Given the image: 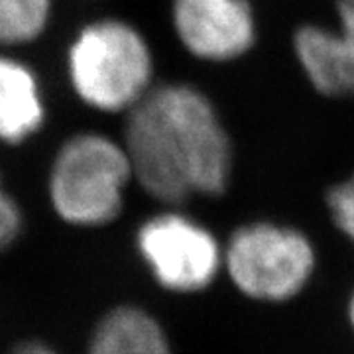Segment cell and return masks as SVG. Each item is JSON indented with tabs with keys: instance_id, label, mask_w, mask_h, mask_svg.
Wrapping results in <instances>:
<instances>
[{
	"instance_id": "1",
	"label": "cell",
	"mask_w": 354,
	"mask_h": 354,
	"mask_svg": "<svg viewBox=\"0 0 354 354\" xmlns=\"http://www.w3.org/2000/svg\"><path fill=\"white\" fill-rule=\"evenodd\" d=\"M124 150L142 189L165 205L218 197L232 146L213 102L185 83L152 87L128 111Z\"/></svg>"
},
{
	"instance_id": "2",
	"label": "cell",
	"mask_w": 354,
	"mask_h": 354,
	"mask_svg": "<svg viewBox=\"0 0 354 354\" xmlns=\"http://www.w3.org/2000/svg\"><path fill=\"white\" fill-rule=\"evenodd\" d=\"M67 62L77 97L102 113H128L152 88V50L134 26L118 18L85 26Z\"/></svg>"
},
{
	"instance_id": "3",
	"label": "cell",
	"mask_w": 354,
	"mask_h": 354,
	"mask_svg": "<svg viewBox=\"0 0 354 354\" xmlns=\"http://www.w3.org/2000/svg\"><path fill=\"white\" fill-rule=\"evenodd\" d=\"M132 165L124 146L97 132H81L65 142L53 160L50 199L69 225L99 227L122 211Z\"/></svg>"
},
{
	"instance_id": "4",
	"label": "cell",
	"mask_w": 354,
	"mask_h": 354,
	"mask_svg": "<svg viewBox=\"0 0 354 354\" xmlns=\"http://www.w3.org/2000/svg\"><path fill=\"white\" fill-rule=\"evenodd\" d=\"M234 288L264 304H283L313 278L317 254L301 230L256 221L236 228L223 254Z\"/></svg>"
},
{
	"instance_id": "5",
	"label": "cell",
	"mask_w": 354,
	"mask_h": 354,
	"mask_svg": "<svg viewBox=\"0 0 354 354\" xmlns=\"http://www.w3.org/2000/svg\"><path fill=\"white\" fill-rule=\"evenodd\" d=\"M138 248L165 290L193 293L209 288L223 266L216 239L199 223L177 213H165L144 223Z\"/></svg>"
},
{
	"instance_id": "6",
	"label": "cell",
	"mask_w": 354,
	"mask_h": 354,
	"mask_svg": "<svg viewBox=\"0 0 354 354\" xmlns=\"http://www.w3.org/2000/svg\"><path fill=\"white\" fill-rule=\"evenodd\" d=\"M171 22L181 46L205 62L236 59L256 41L248 0H174Z\"/></svg>"
},
{
	"instance_id": "7",
	"label": "cell",
	"mask_w": 354,
	"mask_h": 354,
	"mask_svg": "<svg viewBox=\"0 0 354 354\" xmlns=\"http://www.w3.org/2000/svg\"><path fill=\"white\" fill-rule=\"evenodd\" d=\"M339 30L304 26L293 50L311 85L325 97H354V0H339Z\"/></svg>"
},
{
	"instance_id": "8",
	"label": "cell",
	"mask_w": 354,
	"mask_h": 354,
	"mask_svg": "<svg viewBox=\"0 0 354 354\" xmlns=\"http://www.w3.org/2000/svg\"><path fill=\"white\" fill-rule=\"evenodd\" d=\"M14 354H55L30 342ZM88 354H171L167 337L152 317L136 307H118L99 323Z\"/></svg>"
},
{
	"instance_id": "9",
	"label": "cell",
	"mask_w": 354,
	"mask_h": 354,
	"mask_svg": "<svg viewBox=\"0 0 354 354\" xmlns=\"http://www.w3.org/2000/svg\"><path fill=\"white\" fill-rule=\"evenodd\" d=\"M46 120L38 79L22 62L0 55V142L18 146Z\"/></svg>"
},
{
	"instance_id": "10",
	"label": "cell",
	"mask_w": 354,
	"mask_h": 354,
	"mask_svg": "<svg viewBox=\"0 0 354 354\" xmlns=\"http://www.w3.org/2000/svg\"><path fill=\"white\" fill-rule=\"evenodd\" d=\"M50 12L51 0H0V46L14 48L39 38Z\"/></svg>"
},
{
	"instance_id": "11",
	"label": "cell",
	"mask_w": 354,
	"mask_h": 354,
	"mask_svg": "<svg viewBox=\"0 0 354 354\" xmlns=\"http://www.w3.org/2000/svg\"><path fill=\"white\" fill-rule=\"evenodd\" d=\"M327 207L335 227L354 244V174L330 187Z\"/></svg>"
},
{
	"instance_id": "12",
	"label": "cell",
	"mask_w": 354,
	"mask_h": 354,
	"mask_svg": "<svg viewBox=\"0 0 354 354\" xmlns=\"http://www.w3.org/2000/svg\"><path fill=\"white\" fill-rule=\"evenodd\" d=\"M22 230V215L12 197L0 183V250L8 248Z\"/></svg>"
},
{
	"instance_id": "13",
	"label": "cell",
	"mask_w": 354,
	"mask_h": 354,
	"mask_svg": "<svg viewBox=\"0 0 354 354\" xmlns=\"http://www.w3.org/2000/svg\"><path fill=\"white\" fill-rule=\"evenodd\" d=\"M346 311H348V321H351V327L354 329V291H353V295H351V299H348V307H346Z\"/></svg>"
}]
</instances>
